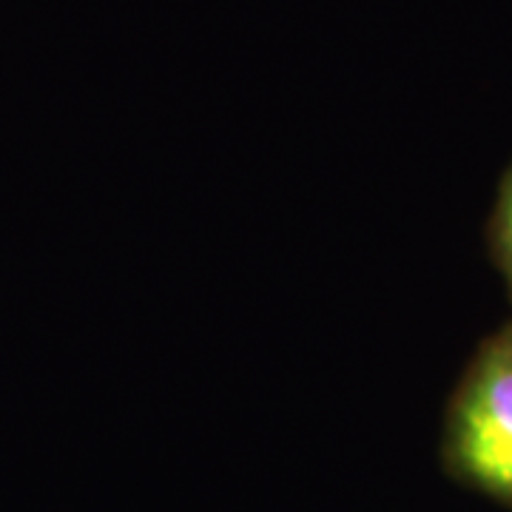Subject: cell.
<instances>
[{
    "mask_svg": "<svg viewBox=\"0 0 512 512\" xmlns=\"http://www.w3.org/2000/svg\"><path fill=\"white\" fill-rule=\"evenodd\" d=\"M441 456L464 487L512 507V322L464 370L447 407Z\"/></svg>",
    "mask_w": 512,
    "mask_h": 512,
    "instance_id": "obj_1",
    "label": "cell"
},
{
    "mask_svg": "<svg viewBox=\"0 0 512 512\" xmlns=\"http://www.w3.org/2000/svg\"><path fill=\"white\" fill-rule=\"evenodd\" d=\"M490 248H493L495 268L501 271L512 296V165L498 185V197L490 217Z\"/></svg>",
    "mask_w": 512,
    "mask_h": 512,
    "instance_id": "obj_2",
    "label": "cell"
}]
</instances>
